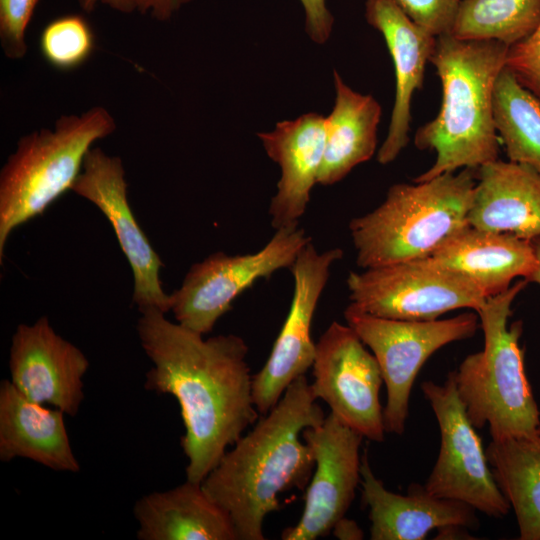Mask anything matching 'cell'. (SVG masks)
<instances>
[{
	"label": "cell",
	"instance_id": "30bf717a",
	"mask_svg": "<svg viewBox=\"0 0 540 540\" xmlns=\"http://www.w3.org/2000/svg\"><path fill=\"white\" fill-rule=\"evenodd\" d=\"M440 429L435 465L424 485L436 497L463 502L492 517H502L510 504L499 489L482 441L469 420L450 372L442 384H421Z\"/></svg>",
	"mask_w": 540,
	"mask_h": 540
},
{
	"label": "cell",
	"instance_id": "ba28073f",
	"mask_svg": "<svg viewBox=\"0 0 540 540\" xmlns=\"http://www.w3.org/2000/svg\"><path fill=\"white\" fill-rule=\"evenodd\" d=\"M347 287L355 308L406 321H432L461 308L477 312L488 298L468 277L429 257L350 272Z\"/></svg>",
	"mask_w": 540,
	"mask_h": 540
},
{
	"label": "cell",
	"instance_id": "1f68e13d",
	"mask_svg": "<svg viewBox=\"0 0 540 540\" xmlns=\"http://www.w3.org/2000/svg\"><path fill=\"white\" fill-rule=\"evenodd\" d=\"M192 0H138V11L150 13L153 18L159 21H167L182 6Z\"/></svg>",
	"mask_w": 540,
	"mask_h": 540
},
{
	"label": "cell",
	"instance_id": "d590c367",
	"mask_svg": "<svg viewBox=\"0 0 540 540\" xmlns=\"http://www.w3.org/2000/svg\"><path fill=\"white\" fill-rule=\"evenodd\" d=\"M538 436L540 437V425L538 427Z\"/></svg>",
	"mask_w": 540,
	"mask_h": 540
},
{
	"label": "cell",
	"instance_id": "603a6c76",
	"mask_svg": "<svg viewBox=\"0 0 540 540\" xmlns=\"http://www.w3.org/2000/svg\"><path fill=\"white\" fill-rule=\"evenodd\" d=\"M335 104L325 118V150L317 183L332 185L368 161L377 146L381 106L371 95L354 91L334 71Z\"/></svg>",
	"mask_w": 540,
	"mask_h": 540
},
{
	"label": "cell",
	"instance_id": "ffe728a7",
	"mask_svg": "<svg viewBox=\"0 0 540 540\" xmlns=\"http://www.w3.org/2000/svg\"><path fill=\"white\" fill-rule=\"evenodd\" d=\"M468 224L532 240L540 236V176L529 166L496 160L477 168Z\"/></svg>",
	"mask_w": 540,
	"mask_h": 540
},
{
	"label": "cell",
	"instance_id": "4316f807",
	"mask_svg": "<svg viewBox=\"0 0 540 540\" xmlns=\"http://www.w3.org/2000/svg\"><path fill=\"white\" fill-rule=\"evenodd\" d=\"M95 46L93 31L79 15L54 19L45 26L40 36V50L44 59L60 70H71L82 65Z\"/></svg>",
	"mask_w": 540,
	"mask_h": 540
},
{
	"label": "cell",
	"instance_id": "277c9868",
	"mask_svg": "<svg viewBox=\"0 0 540 540\" xmlns=\"http://www.w3.org/2000/svg\"><path fill=\"white\" fill-rule=\"evenodd\" d=\"M477 169L391 186L373 211L350 221L363 269L429 257L468 224Z\"/></svg>",
	"mask_w": 540,
	"mask_h": 540
},
{
	"label": "cell",
	"instance_id": "9c48e42d",
	"mask_svg": "<svg viewBox=\"0 0 540 540\" xmlns=\"http://www.w3.org/2000/svg\"><path fill=\"white\" fill-rule=\"evenodd\" d=\"M310 241L299 225L289 226L275 230L257 252H216L194 263L181 286L170 294L176 322L202 335L210 333L240 294L258 280L290 269Z\"/></svg>",
	"mask_w": 540,
	"mask_h": 540
},
{
	"label": "cell",
	"instance_id": "6da1fadb",
	"mask_svg": "<svg viewBox=\"0 0 540 540\" xmlns=\"http://www.w3.org/2000/svg\"><path fill=\"white\" fill-rule=\"evenodd\" d=\"M140 313L136 330L152 363L144 387L177 400L185 428L180 444L186 479L201 483L260 416L248 346L235 334L204 338L156 308Z\"/></svg>",
	"mask_w": 540,
	"mask_h": 540
},
{
	"label": "cell",
	"instance_id": "d6986e66",
	"mask_svg": "<svg viewBox=\"0 0 540 540\" xmlns=\"http://www.w3.org/2000/svg\"><path fill=\"white\" fill-rule=\"evenodd\" d=\"M65 414L22 395L9 379L0 383V460L24 458L57 472L77 473Z\"/></svg>",
	"mask_w": 540,
	"mask_h": 540
},
{
	"label": "cell",
	"instance_id": "7c38bea8",
	"mask_svg": "<svg viewBox=\"0 0 540 540\" xmlns=\"http://www.w3.org/2000/svg\"><path fill=\"white\" fill-rule=\"evenodd\" d=\"M340 248L319 251L310 241L290 268L293 293L290 308L264 366L252 378V395L260 415L267 414L287 387L312 367L316 343L311 327L319 299Z\"/></svg>",
	"mask_w": 540,
	"mask_h": 540
},
{
	"label": "cell",
	"instance_id": "5bb4252c",
	"mask_svg": "<svg viewBox=\"0 0 540 540\" xmlns=\"http://www.w3.org/2000/svg\"><path fill=\"white\" fill-rule=\"evenodd\" d=\"M71 190L93 203L110 222L133 273V304L140 312L149 308L170 311V294L160 281L163 263L129 205L121 159L91 148Z\"/></svg>",
	"mask_w": 540,
	"mask_h": 540
},
{
	"label": "cell",
	"instance_id": "83f0119b",
	"mask_svg": "<svg viewBox=\"0 0 540 540\" xmlns=\"http://www.w3.org/2000/svg\"><path fill=\"white\" fill-rule=\"evenodd\" d=\"M39 0H0V40L6 57L18 60L25 56V31Z\"/></svg>",
	"mask_w": 540,
	"mask_h": 540
},
{
	"label": "cell",
	"instance_id": "8992f818",
	"mask_svg": "<svg viewBox=\"0 0 540 540\" xmlns=\"http://www.w3.org/2000/svg\"><path fill=\"white\" fill-rule=\"evenodd\" d=\"M115 129L112 115L97 106L63 115L53 130L43 128L19 139L0 171L1 263L11 232L71 190L92 144Z\"/></svg>",
	"mask_w": 540,
	"mask_h": 540
},
{
	"label": "cell",
	"instance_id": "5b68a950",
	"mask_svg": "<svg viewBox=\"0 0 540 540\" xmlns=\"http://www.w3.org/2000/svg\"><path fill=\"white\" fill-rule=\"evenodd\" d=\"M528 283L521 279L487 298L477 311L484 348L451 372L469 420L477 429L488 425L492 440L538 436L540 412L519 345L522 323L508 325L512 303Z\"/></svg>",
	"mask_w": 540,
	"mask_h": 540
},
{
	"label": "cell",
	"instance_id": "44dd1931",
	"mask_svg": "<svg viewBox=\"0 0 540 540\" xmlns=\"http://www.w3.org/2000/svg\"><path fill=\"white\" fill-rule=\"evenodd\" d=\"M429 258L468 277L487 297L506 291L514 278L528 281L538 263L531 240L470 225Z\"/></svg>",
	"mask_w": 540,
	"mask_h": 540
},
{
	"label": "cell",
	"instance_id": "cb8c5ba5",
	"mask_svg": "<svg viewBox=\"0 0 540 540\" xmlns=\"http://www.w3.org/2000/svg\"><path fill=\"white\" fill-rule=\"evenodd\" d=\"M486 455L516 515L519 539L540 540V437L492 440Z\"/></svg>",
	"mask_w": 540,
	"mask_h": 540
},
{
	"label": "cell",
	"instance_id": "e0dca14e",
	"mask_svg": "<svg viewBox=\"0 0 540 540\" xmlns=\"http://www.w3.org/2000/svg\"><path fill=\"white\" fill-rule=\"evenodd\" d=\"M260 138L267 155L281 169L277 191L269 205L272 227L277 230L299 225L317 183L325 150V117L307 113L278 122Z\"/></svg>",
	"mask_w": 540,
	"mask_h": 540
},
{
	"label": "cell",
	"instance_id": "7402d4cb",
	"mask_svg": "<svg viewBox=\"0 0 540 540\" xmlns=\"http://www.w3.org/2000/svg\"><path fill=\"white\" fill-rule=\"evenodd\" d=\"M133 514L139 540H238L229 516L204 491L186 481L140 497Z\"/></svg>",
	"mask_w": 540,
	"mask_h": 540
},
{
	"label": "cell",
	"instance_id": "4fadbf2b",
	"mask_svg": "<svg viewBox=\"0 0 540 540\" xmlns=\"http://www.w3.org/2000/svg\"><path fill=\"white\" fill-rule=\"evenodd\" d=\"M302 439L313 451L315 471L307 485L303 513L296 525L283 530V540H315L330 534L345 516L361 482L363 436L334 414L305 428Z\"/></svg>",
	"mask_w": 540,
	"mask_h": 540
},
{
	"label": "cell",
	"instance_id": "9a60e30c",
	"mask_svg": "<svg viewBox=\"0 0 540 540\" xmlns=\"http://www.w3.org/2000/svg\"><path fill=\"white\" fill-rule=\"evenodd\" d=\"M89 360L59 335L48 318L19 324L9 352L10 381L28 399L75 417L84 400Z\"/></svg>",
	"mask_w": 540,
	"mask_h": 540
},
{
	"label": "cell",
	"instance_id": "d6a6232c",
	"mask_svg": "<svg viewBox=\"0 0 540 540\" xmlns=\"http://www.w3.org/2000/svg\"><path fill=\"white\" fill-rule=\"evenodd\" d=\"M85 12L94 11L98 3L109 6L121 13H132L138 9V0H77Z\"/></svg>",
	"mask_w": 540,
	"mask_h": 540
},
{
	"label": "cell",
	"instance_id": "e575fe53",
	"mask_svg": "<svg viewBox=\"0 0 540 540\" xmlns=\"http://www.w3.org/2000/svg\"><path fill=\"white\" fill-rule=\"evenodd\" d=\"M537 257V267L528 279V282H534L540 285V236L531 240Z\"/></svg>",
	"mask_w": 540,
	"mask_h": 540
},
{
	"label": "cell",
	"instance_id": "d4e9b609",
	"mask_svg": "<svg viewBox=\"0 0 540 540\" xmlns=\"http://www.w3.org/2000/svg\"><path fill=\"white\" fill-rule=\"evenodd\" d=\"M494 122L509 161L540 176V101L505 66L495 82Z\"/></svg>",
	"mask_w": 540,
	"mask_h": 540
},
{
	"label": "cell",
	"instance_id": "4dcf8cb0",
	"mask_svg": "<svg viewBox=\"0 0 540 540\" xmlns=\"http://www.w3.org/2000/svg\"><path fill=\"white\" fill-rule=\"evenodd\" d=\"M305 11V28L316 43H325L333 28L334 18L327 7V0H300Z\"/></svg>",
	"mask_w": 540,
	"mask_h": 540
},
{
	"label": "cell",
	"instance_id": "f546056e",
	"mask_svg": "<svg viewBox=\"0 0 540 540\" xmlns=\"http://www.w3.org/2000/svg\"><path fill=\"white\" fill-rule=\"evenodd\" d=\"M419 26L435 37L450 33L461 0H395Z\"/></svg>",
	"mask_w": 540,
	"mask_h": 540
},
{
	"label": "cell",
	"instance_id": "484cf974",
	"mask_svg": "<svg viewBox=\"0 0 540 540\" xmlns=\"http://www.w3.org/2000/svg\"><path fill=\"white\" fill-rule=\"evenodd\" d=\"M539 24L540 0H461L450 34L510 47L528 38Z\"/></svg>",
	"mask_w": 540,
	"mask_h": 540
},
{
	"label": "cell",
	"instance_id": "ac0fdd59",
	"mask_svg": "<svg viewBox=\"0 0 540 540\" xmlns=\"http://www.w3.org/2000/svg\"><path fill=\"white\" fill-rule=\"evenodd\" d=\"M360 483L362 501L369 508L372 540H423L434 529L478 526L474 508L433 496L424 486L413 484L408 495L386 489L372 472L367 451L362 455Z\"/></svg>",
	"mask_w": 540,
	"mask_h": 540
},
{
	"label": "cell",
	"instance_id": "52a82bcc",
	"mask_svg": "<svg viewBox=\"0 0 540 540\" xmlns=\"http://www.w3.org/2000/svg\"><path fill=\"white\" fill-rule=\"evenodd\" d=\"M344 317L379 364L387 390L385 430L397 435L405 431L411 389L419 370L441 347L472 337L479 318L465 312L443 320H395L370 315L351 304Z\"/></svg>",
	"mask_w": 540,
	"mask_h": 540
},
{
	"label": "cell",
	"instance_id": "8fae6325",
	"mask_svg": "<svg viewBox=\"0 0 540 540\" xmlns=\"http://www.w3.org/2000/svg\"><path fill=\"white\" fill-rule=\"evenodd\" d=\"M310 384L343 424L370 441L385 439L379 364L356 332L333 321L316 343Z\"/></svg>",
	"mask_w": 540,
	"mask_h": 540
},
{
	"label": "cell",
	"instance_id": "2e32d148",
	"mask_svg": "<svg viewBox=\"0 0 540 540\" xmlns=\"http://www.w3.org/2000/svg\"><path fill=\"white\" fill-rule=\"evenodd\" d=\"M365 17L383 35L395 69L394 106L387 136L377 153L378 162L385 165L409 142L412 96L422 88L437 37L416 24L395 0H366Z\"/></svg>",
	"mask_w": 540,
	"mask_h": 540
},
{
	"label": "cell",
	"instance_id": "3957f363",
	"mask_svg": "<svg viewBox=\"0 0 540 540\" xmlns=\"http://www.w3.org/2000/svg\"><path fill=\"white\" fill-rule=\"evenodd\" d=\"M507 51V45L495 40H462L450 33L437 36L429 62L441 80L442 104L438 115L419 127L414 138L418 149L435 151L436 159L414 182L459 168L477 169L498 159L493 94Z\"/></svg>",
	"mask_w": 540,
	"mask_h": 540
},
{
	"label": "cell",
	"instance_id": "7a4b0ae2",
	"mask_svg": "<svg viewBox=\"0 0 540 540\" xmlns=\"http://www.w3.org/2000/svg\"><path fill=\"white\" fill-rule=\"evenodd\" d=\"M316 400L306 376L295 379L201 482L231 519L238 540H263L264 520L279 510L280 495L308 485L315 459L302 432L326 417Z\"/></svg>",
	"mask_w": 540,
	"mask_h": 540
},
{
	"label": "cell",
	"instance_id": "f1b7e54d",
	"mask_svg": "<svg viewBox=\"0 0 540 540\" xmlns=\"http://www.w3.org/2000/svg\"><path fill=\"white\" fill-rule=\"evenodd\" d=\"M505 66L540 101V24L528 38L508 47Z\"/></svg>",
	"mask_w": 540,
	"mask_h": 540
},
{
	"label": "cell",
	"instance_id": "836d02e7",
	"mask_svg": "<svg viewBox=\"0 0 540 540\" xmlns=\"http://www.w3.org/2000/svg\"><path fill=\"white\" fill-rule=\"evenodd\" d=\"M332 533L335 537L342 540H356L363 538V532L357 523L345 518V516L334 525Z\"/></svg>",
	"mask_w": 540,
	"mask_h": 540
}]
</instances>
